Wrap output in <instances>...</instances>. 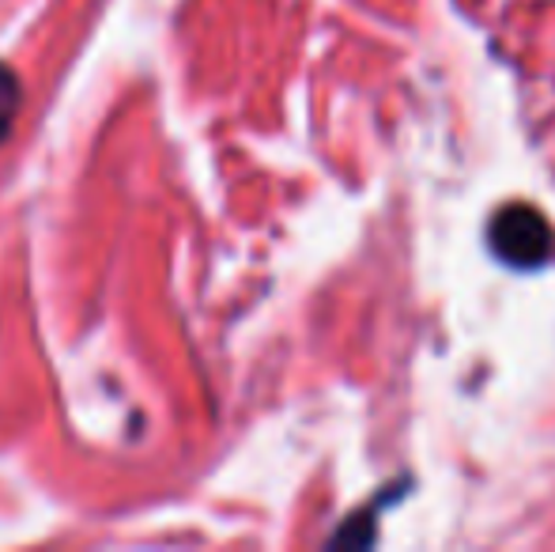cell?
<instances>
[{
  "instance_id": "cell-1",
  "label": "cell",
  "mask_w": 555,
  "mask_h": 552,
  "mask_svg": "<svg viewBox=\"0 0 555 552\" xmlns=\"http://www.w3.org/2000/svg\"><path fill=\"white\" fill-rule=\"evenodd\" d=\"M488 243L503 266L511 269H541L555 254V231L548 216L533 205H506L491 216Z\"/></svg>"
},
{
  "instance_id": "cell-2",
  "label": "cell",
  "mask_w": 555,
  "mask_h": 552,
  "mask_svg": "<svg viewBox=\"0 0 555 552\" xmlns=\"http://www.w3.org/2000/svg\"><path fill=\"white\" fill-rule=\"evenodd\" d=\"M20 103H23V91H20V80L8 65H0V140L8 137L12 129L15 114H20Z\"/></svg>"
}]
</instances>
